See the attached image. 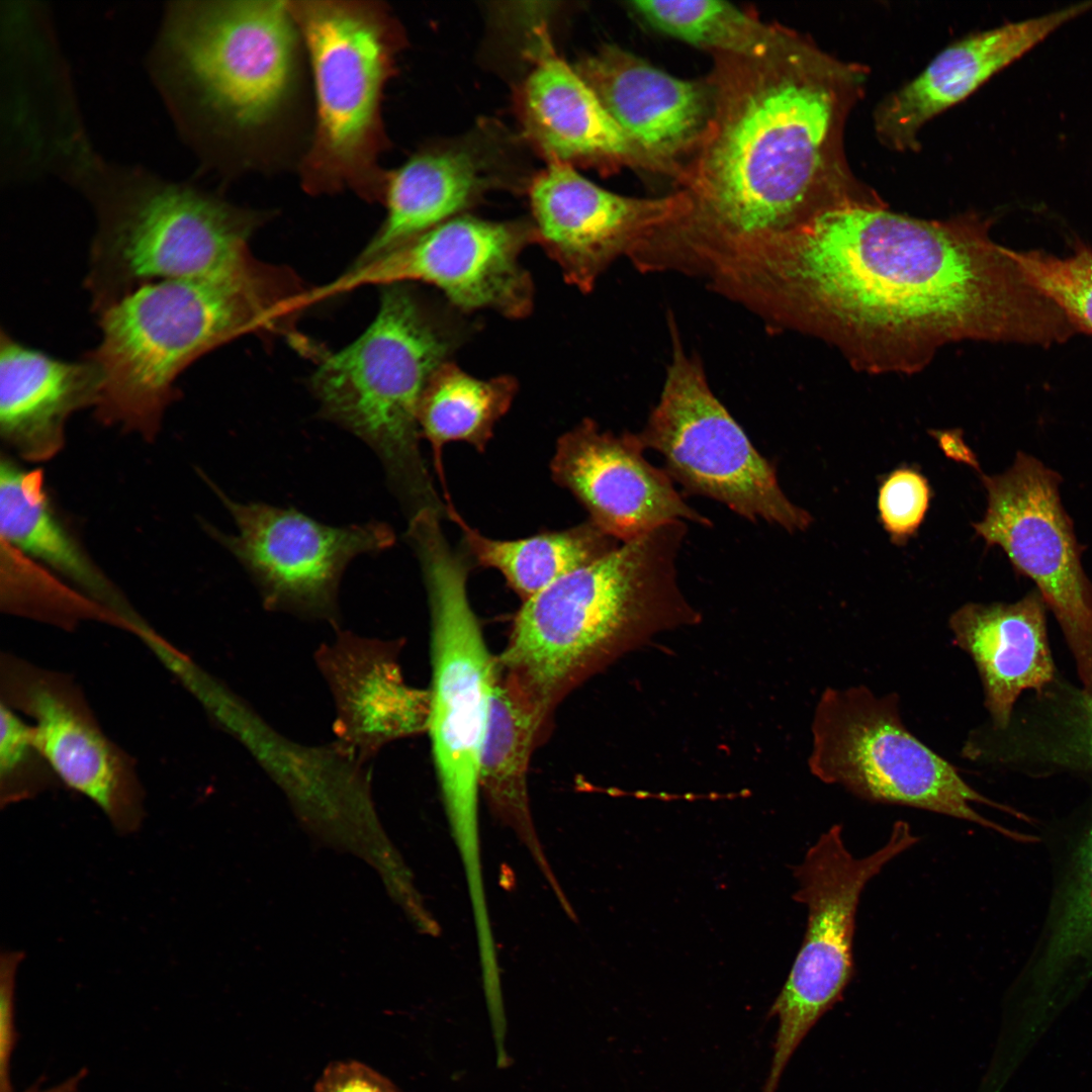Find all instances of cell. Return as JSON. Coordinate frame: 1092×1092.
Listing matches in <instances>:
<instances>
[{"label":"cell","mask_w":1092,"mask_h":1092,"mask_svg":"<svg viewBox=\"0 0 1092 1092\" xmlns=\"http://www.w3.org/2000/svg\"><path fill=\"white\" fill-rule=\"evenodd\" d=\"M206 480L234 519L237 533L221 532L210 524L204 528L248 571L268 611L322 620L337 628L339 586L348 564L395 542L392 529L379 521L329 526L292 508L240 503Z\"/></svg>","instance_id":"5bb4252c"},{"label":"cell","mask_w":1092,"mask_h":1092,"mask_svg":"<svg viewBox=\"0 0 1092 1092\" xmlns=\"http://www.w3.org/2000/svg\"><path fill=\"white\" fill-rule=\"evenodd\" d=\"M1091 9L1092 1L1081 2L952 42L917 77L879 103L874 111L877 138L890 150L916 151L919 133L928 121L964 100L1060 26Z\"/></svg>","instance_id":"44dd1931"},{"label":"cell","mask_w":1092,"mask_h":1092,"mask_svg":"<svg viewBox=\"0 0 1092 1092\" xmlns=\"http://www.w3.org/2000/svg\"><path fill=\"white\" fill-rule=\"evenodd\" d=\"M400 647L340 629L315 652L336 708L337 749L359 764L394 740L428 731L430 690L406 685Z\"/></svg>","instance_id":"ffe728a7"},{"label":"cell","mask_w":1092,"mask_h":1092,"mask_svg":"<svg viewBox=\"0 0 1092 1092\" xmlns=\"http://www.w3.org/2000/svg\"><path fill=\"white\" fill-rule=\"evenodd\" d=\"M272 268L147 283L98 315L101 339L85 357L101 376L96 417L152 440L194 361L245 333L275 331L304 304Z\"/></svg>","instance_id":"5b68a950"},{"label":"cell","mask_w":1092,"mask_h":1092,"mask_svg":"<svg viewBox=\"0 0 1092 1092\" xmlns=\"http://www.w3.org/2000/svg\"><path fill=\"white\" fill-rule=\"evenodd\" d=\"M920 837L896 821L880 848L855 857L842 826H831L794 870V899L807 908L806 933L788 979L769 1009L777 1018L772 1054L761 1092H777L781 1078L807 1034L842 1000L851 982L853 935L860 895L868 883Z\"/></svg>","instance_id":"30bf717a"},{"label":"cell","mask_w":1092,"mask_h":1092,"mask_svg":"<svg viewBox=\"0 0 1092 1092\" xmlns=\"http://www.w3.org/2000/svg\"><path fill=\"white\" fill-rule=\"evenodd\" d=\"M518 390L509 375L479 379L449 360L434 372L419 408L420 436L431 445L434 464L446 493L443 446L463 441L483 452L496 422L508 412Z\"/></svg>","instance_id":"83f0119b"},{"label":"cell","mask_w":1092,"mask_h":1092,"mask_svg":"<svg viewBox=\"0 0 1092 1092\" xmlns=\"http://www.w3.org/2000/svg\"><path fill=\"white\" fill-rule=\"evenodd\" d=\"M304 52L288 1H179L165 9L149 69L185 142L229 170L288 141Z\"/></svg>","instance_id":"3957f363"},{"label":"cell","mask_w":1092,"mask_h":1092,"mask_svg":"<svg viewBox=\"0 0 1092 1092\" xmlns=\"http://www.w3.org/2000/svg\"><path fill=\"white\" fill-rule=\"evenodd\" d=\"M575 70L628 139L680 180L679 159L698 151L712 118L710 83L678 79L616 46H605Z\"/></svg>","instance_id":"d6986e66"},{"label":"cell","mask_w":1092,"mask_h":1092,"mask_svg":"<svg viewBox=\"0 0 1092 1092\" xmlns=\"http://www.w3.org/2000/svg\"><path fill=\"white\" fill-rule=\"evenodd\" d=\"M536 40L520 112L526 134L550 162L661 171L628 139L575 68L555 53L544 29H536Z\"/></svg>","instance_id":"7402d4cb"},{"label":"cell","mask_w":1092,"mask_h":1092,"mask_svg":"<svg viewBox=\"0 0 1092 1092\" xmlns=\"http://www.w3.org/2000/svg\"><path fill=\"white\" fill-rule=\"evenodd\" d=\"M715 57L712 118L680 180L692 208L657 244L665 270L703 276L724 254L825 212L886 204L844 150L866 65L787 27L763 56Z\"/></svg>","instance_id":"7a4b0ae2"},{"label":"cell","mask_w":1092,"mask_h":1092,"mask_svg":"<svg viewBox=\"0 0 1092 1092\" xmlns=\"http://www.w3.org/2000/svg\"><path fill=\"white\" fill-rule=\"evenodd\" d=\"M1 553V608L4 612L65 631H73L87 621L127 631L126 623L119 616L2 541Z\"/></svg>","instance_id":"1f68e13d"},{"label":"cell","mask_w":1092,"mask_h":1092,"mask_svg":"<svg viewBox=\"0 0 1092 1092\" xmlns=\"http://www.w3.org/2000/svg\"><path fill=\"white\" fill-rule=\"evenodd\" d=\"M644 450L637 434L616 435L584 420L558 439L552 477L584 507L590 523L622 543L678 520L711 527Z\"/></svg>","instance_id":"ac0fdd59"},{"label":"cell","mask_w":1092,"mask_h":1092,"mask_svg":"<svg viewBox=\"0 0 1092 1092\" xmlns=\"http://www.w3.org/2000/svg\"><path fill=\"white\" fill-rule=\"evenodd\" d=\"M974 212L927 220L850 205L726 256L714 288L768 326L822 339L870 373H914L965 340L1077 334Z\"/></svg>","instance_id":"6da1fadb"},{"label":"cell","mask_w":1092,"mask_h":1092,"mask_svg":"<svg viewBox=\"0 0 1092 1092\" xmlns=\"http://www.w3.org/2000/svg\"><path fill=\"white\" fill-rule=\"evenodd\" d=\"M23 953L6 950L0 958V1068L1 1092H12L9 1081V1061L16 1036L14 1030V994L16 975Z\"/></svg>","instance_id":"8d00e7d4"},{"label":"cell","mask_w":1092,"mask_h":1092,"mask_svg":"<svg viewBox=\"0 0 1092 1092\" xmlns=\"http://www.w3.org/2000/svg\"><path fill=\"white\" fill-rule=\"evenodd\" d=\"M1045 610L1035 588L1012 604H966L949 618L954 643L977 666L996 728L1008 727L1024 691L1041 693L1055 678Z\"/></svg>","instance_id":"cb8c5ba5"},{"label":"cell","mask_w":1092,"mask_h":1092,"mask_svg":"<svg viewBox=\"0 0 1092 1092\" xmlns=\"http://www.w3.org/2000/svg\"><path fill=\"white\" fill-rule=\"evenodd\" d=\"M1012 254L1029 281L1066 313L1078 333L1092 335V248L1078 241L1066 257L1040 250Z\"/></svg>","instance_id":"d6a6232c"},{"label":"cell","mask_w":1092,"mask_h":1092,"mask_svg":"<svg viewBox=\"0 0 1092 1092\" xmlns=\"http://www.w3.org/2000/svg\"><path fill=\"white\" fill-rule=\"evenodd\" d=\"M432 615L433 682L428 731L434 760L453 811L468 816L479 787L494 657L485 645L466 592L467 568L439 526L414 541Z\"/></svg>","instance_id":"7c38bea8"},{"label":"cell","mask_w":1092,"mask_h":1092,"mask_svg":"<svg viewBox=\"0 0 1092 1092\" xmlns=\"http://www.w3.org/2000/svg\"><path fill=\"white\" fill-rule=\"evenodd\" d=\"M314 1092H401L389 1079L357 1061L330 1063Z\"/></svg>","instance_id":"74e56055"},{"label":"cell","mask_w":1092,"mask_h":1092,"mask_svg":"<svg viewBox=\"0 0 1092 1092\" xmlns=\"http://www.w3.org/2000/svg\"><path fill=\"white\" fill-rule=\"evenodd\" d=\"M809 766L822 782L860 800L912 807L1015 834L973 804L1013 812L972 788L946 759L905 726L899 696L864 686L828 688L816 706Z\"/></svg>","instance_id":"9c48e42d"},{"label":"cell","mask_w":1092,"mask_h":1092,"mask_svg":"<svg viewBox=\"0 0 1092 1092\" xmlns=\"http://www.w3.org/2000/svg\"><path fill=\"white\" fill-rule=\"evenodd\" d=\"M80 1077H76V1078L72 1079L70 1082H68V1083H66V1084H64V1085H62L60 1087H57V1089H55V1090L41 1091V1092H72V1090H74V1087L76 1086L77 1080ZM27 1092H40V1091L31 1090V1091H27Z\"/></svg>","instance_id":"ab89813d"},{"label":"cell","mask_w":1092,"mask_h":1092,"mask_svg":"<svg viewBox=\"0 0 1092 1092\" xmlns=\"http://www.w3.org/2000/svg\"><path fill=\"white\" fill-rule=\"evenodd\" d=\"M673 324L660 397L636 433L642 447L658 452L671 479L689 493L721 503L750 522L790 533L807 529L811 515L782 490L776 467L713 393L701 361L686 352Z\"/></svg>","instance_id":"8fae6325"},{"label":"cell","mask_w":1092,"mask_h":1092,"mask_svg":"<svg viewBox=\"0 0 1092 1092\" xmlns=\"http://www.w3.org/2000/svg\"><path fill=\"white\" fill-rule=\"evenodd\" d=\"M1056 719L1052 735L1040 744L1043 760L1059 767L1092 770V695L1084 690L1071 692Z\"/></svg>","instance_id":"d590c367"},{"label":"cell","mask_w":1092,"mask_h":1092,"mask_svg":"<svg viewBox=\"0 0 1092 1092\" xmlns=\"http://www.w3.org/2000/svg\"><path fill=\"white\" fill-rule=\"evenodd\" d=\"M447 512L479 565L498 570L523 601L619 545L589 521L564 531L496 540L470 527L452 504Z\"/></svg>","instance_id":"f1b7e54d"},{"label":"cell","mask_w":1092,"mask_h":1092,"mask_svg":"<svg viewBox=\"0 0 1092 1092\" xmlns=\"http://www.w3.org/2000/svg\"><path fill=\"white\" fill-rule=\"evenodd\" d=\"M460 340L402 283L386 285L372 324L347 347L324 354L311 379L322 416L374 451L390 487L407 503L428 489L418 449L422 396Z\"/></svg>","instance_id":"52a82bcc"},{"label":"cell","mask_w":1092,"mask_h":1092,"mask_svg":"<svg viewBox=\"0 0 1092 1092\" xmlns=\"http://www.w3.org/2000/svg\"><path fill=\"white\" fill-rule=\"evenodd\" d=\"M55 170L90 202L97 221L85 286L99 314L147 283L250 274L248 242L262 216L217 195L105 161L86 138Z\"/></svg>","instance_id":"8992f818"},{"label":"cell","mask_w":1092,"mask_h":1092,"mask_svg":"<svg viewBox=\"0 0 1092 1092\" xmlns=\"http://www.w3.org/2000/svg\"><path fill=\"white\" fill-rule=\"evenodd\" d=\"M1061 481L1037 458L1017 452L1006 471L982 476L987 509L973 527L1035 583L1061 626L1083 690L1092 695V582L1081 561L1084 547L1061 502Z\"/></svg>","instance_id":"4fadbf2b"},{"label":"cell","mask_w":1092,"mask_h":1092,"mask_svg":"<svg viewBox=\"0 0 1092 1092\" xmlns=\"http://www.w3.org/2000/svg\"><path fill=\"white\" fill-rule=\"evenodd\" d=\"M537 243L533 224L455 216L372 260L354 264L313 289L315 300L367 285L421 281L441 289L463 311L491 309L510 318L533 307L522 251Z\"/></svg>","instance_id":"9a60e30c"},{"label":"cell","mask_w":1092,"mask_h":1092,"mask_svg":"<svg viewBox=\"0 0 1092 1092\" xmlns=\"http://www.w3.org/2000/svg\"><path fill=\"white\" fill-rule=\"evenodd\" d=\"M537 243L582 292L616 259L628 258L661 228L692 208L686 190L656 198L619 195L573 169L550 162L529 191Z\"/></svg>","instance_id":"e0dca14e"},{"label":"cell","mask_w":1092,"mask_h":1092,"mask_svg":"<svg viewBox=\"0 0 1092 1092\" xmlns=\"http://www.w3.org/2000/svg\"><path fill=\"white\" fill-rule=\"evenodd\" d=\"M1033 968L1029 1002L1048 1013L1092 970V823L1080 839Z\"/></svg>","instance_id":"4316f807"},{"label":"cell","mask_w":1092,"mask_h":1092,"mask_svg":"<svg viewBox=\"0 0 1092 1092\" xmlns=\"http://www.w3.org/2000/svg\"><path fill=\"white\" fill-rule=\"evenodd\" d=\"M1 703L31 720L34 738L57 777L93 802L120 834L145 818L134 761L103 731L71 676L6 653L0 660Z\"/></svg>","instance_id":"2e32d148"},{"label":"cell","mask_w":1092,"mask_h":1092,"mask_svg":"<svg viewBox=\"0 0 1092 1092\" xmlns=\"http://www.w3.org/2000/svg\"><path fill=\"white\" fill-rule=\"evenodd\" d=\"M0 803L34 798L59 781L38 748L30 723L0 703Z\"/></svg>","instance_id":"836d02e7"},{"label":"cell","mask_w":1092,"mask_h":1092,"mask_svg":"<svg viewBox=\"0 0 1092 1092\" xmlns=\"http://www.w3.org/2000/svg\"><path fill=\"white\" fill-rule=\"evenodd\" d=\"M101 376L87 357L66 361L0 333V433L28 461L53 458L65 444L69 418L95 407Z\"/></svg>","instance_id":"603a6c76"},{"label":"cell","mask_w":1092,"mask_h":1092,"mask_svg":"<svg viewBox=\"0 0 1092 1092\" xmlns=\"http://www.w3.org/2000/svg\"><path fill=\"white\" fill-rule=\"evenodd\" d=\"M546 728L531 703L494 665L478 781L492 806L509 818L527 817L529 763Z\"/></svg>","instance_id":"f546056e"},{"label":"cell","mask_w":1092,"mask_h":1092,"mask_svg":"<svg viewBox=\"0 0 1092 1092\" xmlns=\"http://www.w3.org/2000/svg\"><path fill=\"white\" fill-rule=\"evenodd\" d=\"M929 502L927 480L912 468H898L883 480L878 510L882 525L894 543L906 542L917 531Z\"/></svg>","instance_id":"e575fe53"},{"label":"cell","mask_w":1092,"mask_h":1092,"mask_svg":"<svg viewBox=\"0 0 1092 1092\" xmlns=\"http://www.w3.org/2000/svg\"><path fill=\"white\" fill-rule=\"evenodd\" d=\"M687 534L685 521L664 524L523 601L494 662L546 725L589 676L654 636L701 621L678 582Z\"/></svg>","instance_id":"277c9868"},{"label":"cell","mask_w":1092,"mask_h":1092,"mask_svg":"<svg viewBox=\"0 0 1092 1092\" xmlns=\"http://www.w3.org/2000/svg\"><path fill=\"white\" fill-rule=\"evenodd\" d=\"M476 161L463 151L416 154L387 173L386 216L354 264L372 260L455 217L480 188Z\"/></svg>","instance_id":"484cf974"},{"label":"cell","mask_w":1092,"mask_h":1092,"mask_svg":"<svg viewBox=\"0 0 1092 1092\" xmlns=\"http://www.w3.org/2000/svg\"><path fill=\"white\" fill-rule=\"evenodd\" d=\"M1 541L63 576L78 590L119 616L127 625L140 616L94 563L58 516L40 469H25L2 455Z\"/></svg>","instance_id":"d4e9b609"},{"label":"cell","mask_w":1092,"mask_h":1092,"mask_svg":"<svg viewBox=\"0 0 1092 1092\" xmlns=\"http://www.w3.org/2000/svg\"><path fill=\"white\" fill-rule=\"evenodd\" d=\"M290 7L314 97L313 129L299 162L302 185L314 194L351 189L382 199L380 108L399 49L394 19L372 2L291 1Z\"/></svg>","instance_id":"ba28073f"},{"label":"cell","mask_w":1092,"mask_h":1092,"mask_svg":"<svg viewBox=\"0 0 1092 1092\" xmlns=\"http://www.w3.org/2000/svg\"><path fill=\"white\" fill-rule=\"evenodd\" d=\"M629 5L652 28L709 50L714 56H763L778 43L786 28L766 24L721 0H639Z\"/></svg>","instance_id":"4dcf8cb0"},{"label":"cell","mask_w":1092,"mask_h":1092,"mask_svg":"<svg viewBox=\"0 0 1092 1092\" xmlns=\"http://www.w3.org/2000/svg\"><path fill=\"white\" fill-rule=\"evenodd\" d=\"M939 442L947 455H952L956 459L961 456L964 462L974 467H978L974 455L965 446L964 442H962L959 437L954 436V433H944V435L939 438Z\"/></svg>","instance_id":"f35d334b"}]
</instances>
